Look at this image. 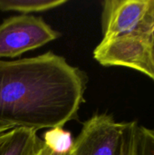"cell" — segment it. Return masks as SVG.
<instances>
[{
	"mask_svg": "<svg viewBox=\"0 0 154 155\" xmlns=\"http://www.w3.org/2000/svg\"><path fill=\"white\" fill-rule=\"evenodd\" d=\"M42 144L33 129L15 127L0 133V155H35Z\"/></svg>",
	"mask_w": 154,
	"mask_h": 155,
	"instance_id": "5",
	"label": "cell"
},
{
	"mask_svg": "<svg viewBox=\"0 0 154 155\" xmlns=\"http://www.w3.org/2000/svg\"><path fill=\"white\" fill-rule=\"evenodd\" d=\"M12 128H15V126L12 125V124H7V123L0 122V133H3L5 131L10 130Z\"/></svg>",
	"mask_w": 154,
	"mask_h": 155,
	"instance_id": "11",
	"label": "cell"
},
{
	"mask_svg": "<svg viewBox=\"0 0 154 155\" xmlns=\"http://www.w3.org/2000/svg\"><path fill=\"white\" fill-rule=\"evenodd\" d=\"M129 122L108 114H95L84 122L68 155H117Z\"/></svg>",
	"mask_w": 154,
	"mask_h": 155,
	"instance_id": "4",
	"label": "cell"
},
{
	"mask_svg": "<svg viewBox=\"0 0 154 155\" xmlns=\"http://www.w3.org/2000/svg\"><path fill=\"white\" fill-rule=\"evenodd\" d=\"M43 141L52 151L57 153H68L74 139L64 127H56L47 130L44 134Z\"/></svg>",
	"mask_w": 154,
	"mask_h": 155,
	"instance_id": "7",
	"label": "cell"
},
{
	"mask_svg": "<svg viewBox=\"0 0 154 155\" xmlns=\"http://www.w3.org/2000/svg\"><path fill=\"white\" fill-rule=\"evenodd\" d=\"M134 155H154L153 129L138 126Z\"/></svg>",
	"mask_w": 154,
	"mask_h": 155,
	"instance_id": "8",
	"label": "cell"
},
{
	"mask_svg": "<svg viewBox=\"0 0 154 155\" xmlns=\"http://www.w3.org/2000/svg\"><path fill=\"white\" fill-rule=\"evenodd\" d=\"M35 155H68V153H57L52 151L43 141V144H42L41 148L37 151Z\"/></svg>",
	"mask_w": 154,
	"mask_h": 155,
	"instance_id": "10",
	"label": "cell"
},
{
	"mask_svg": "<svg viewBox=\"0 0 154 155\" xmlns=\"http://www.w3.org/2000/svg\"><path fill=\"white\" fill-rule=\"evenodd\" d=\"M103 39L93 58L103 66L125 67L152 79L154 0H106L102 11Z\"/></svg>",
	"mask_w": 154,
	"mask_h": 155,
	"instance_id": "2",
	"label": "cell"
},
{
	"mask_svg": "<svg viewBox=\"0 0 154 155\" xmlns=\"http://www.w3.org/2000/svg\"><path fill=\"white\" fill-rule=\"evenodd\" d=\"M152 58H153V73H152V80L154 82V44H153V51H152Z\"/></svg>",
	"mask_w": 154,
	"mask_h": 155,
	"instance_id": "12",
	"label": "cell"
},
{
	"mask_svg": "<svg viewBox=\"0 0 154 155\" xmlns=\"http://www.w3.org/2000/svg\"><path fill=\"white\" fill-rule=\"evenodd\" d=\"M138 126L139 124L136 121L128 123V126L122 138L117 155H134Z\"/></svg>",
	"mask_w": 154,
	"mask_h": 155,
	"instance_id": "9",
	"label": "cell"
},
{
	"mask_svg": "<svg viewBox=\"0 0 154 155\" xmlns=\"http://www.w3.org/2000/svg\"><path fill=\"white\" fill-rule=\"evenodd\" d=\"M60 36L61 34L40 16H10L0 24V59L16 58Z\"/></svg>",
	"mask_w": 154,
	"mask_h": 155,
	"instance_id": "3",
	"label": "cell"
},
{
	"mask_svg": "<svg viewBox=\"0 0 154 155\" xmlns=\"http://www.w3.org/2000/svg\"><path fill=\"white\" fill-rule=\"evenodd\" d=\"M87 82L83 70L51 51L0 59V122L36 132L64 127L77 119Z\"/></svg>",
	"mask_w": 154,
	"mask_h": 155,
	"instance_id": "1",
	"label": "cell"
},
{
	"mask_svg": "<svg viewBox=\"0 0 154 155\" xmlns=\"http://www.w3.org/2000/svg\"><path fill=\"white\" fill-rule=\"evenodd\" d=\"M67 0H0V11H15L28 15L57 8Z\"/></svg>",
	"mask_w": 154,
	"mask_h": 155,
	"instance_id": "6",
	"label": "cell"
},
{
	"mask_svg": "<svg viewBox=\"0 0 154 155\" xmlns=\"http://www.w3.org/2000/svg\"><path fill=\"white\" fill-rule=\"evenodd\" d=\"M153 131H154V128H153Z\"/></svg>",
	"mask_w": 154,
	"mask_h": 155,
	"instance_id": "13",
	"label": "cell"
}]
</instances>
